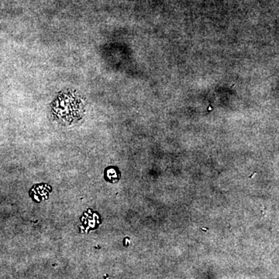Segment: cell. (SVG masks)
Instances as JSON below:
<instances>
[{
    "instance_id": "1",
    "label": "cell",
    "mask_w": 279,
    "mask_h": 279,
    "mask_svg": "<svg viewBox=\"0 0 279 279\" xmlns=\"http://www.w3.org/2000/svg\"><path fill=\"white\" fill-rule=\"evenodd\" d=\"M106 176H107L108 179L111 182H116L119 179V174L117 173V171H115L114 168L108 169L107 172H106Z\"/></svg>"
}]
</instances>
